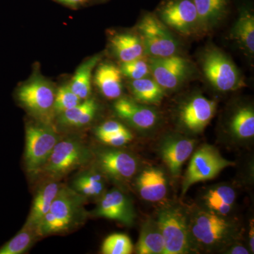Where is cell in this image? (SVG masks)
I'll list each match as a JSON object with an SVG mask.
<instances>
[{
	"mask_svg": "<svg viewBox=\"0 0 254 254\" xmlns=\"http://www.w3.org/2000/svg\"><path fill=\"white\" fill-rule=\"evenodd\" d=\"M230 230V225L225 219L207 212H200L192 224L193 237L203 245L211 246L223 240Z\"/></svg>",
	"mask_w": 254,
	"mask_h": 254,
	"instance_id": "11",
	"label": "cell"
},
{
	"mask_svg": "<svg viewBox=\"0 0 254 254\" xmlns=\"http://www.w3.org/2000/svg\"><path fill=\"white\" fill-rule=\"evenodd\" d=\"M122 76L120 68L112 64H103L97 68L95 83L105 97L110 100L117 99L123 93Z\"/></svg>",
	"mask_w": 254,
	"mask_h": 254,
	"instance_id": "18",
	"label": "cell"
},
{
	"mask_svg": "<svg viewBox=\"0 0 254 254\" xmlns=\"http://www.w3.org/2000/svg\"><path fill=\"white\" fill-rule=\"evenodd\" d=\"M132 93L139 101L146 103H160L165 95V89L149 78L133 80L130 83Z\"/></svg>",
	"mask_w": 254,
	"mask_h": 254,
	"instance_id": "25",
	"label": "cell"
},
{
	"mask_svg": "<svg viewBox=\"0 0 254 254\" xmlns=\"http://www.w3.org/2000/svg\"><path fill=\"white\" fill-rule=\"evenodd\" d=\"M145 53L151 58L176 55L178 43L161 21L151 14L145 15L138 25Z\"/></svg>",
	"mask_w": 254,
	"mask_h": 254,
	"instance_id": "7",
	"label": "cell"
},
{
	"mask_svg": "<svg viewBox=\"0 0 254 254\" xmlns=\"http://www.w3.org/2000/svg\"><path fill=\"white\" fill-rule=\"evenodd\" d=\"M94 102V99L88 98L84 100V101L81 102L76 106L60 114V123L68 126L75 127L82 115Z\"/></svg>",
	"mask_w": 254,
	"mask_h": 254,
	"instance_id": "32",
	"label": "cell"
},
{
	"mask_svg": "<svg viewBox=\"0 0 254 254\" xmlns=\"http://www.w3.org/2000/svg\"><path fill=\"white\" fill-rule=\"evenodd\" d=\"M120 69L123 76L132 80L146 77L150 72L149 64L142 58L123 63Z\"/></svg>",
	"mask_w": 254,
	"mask_h": 254,
	"instance_id": "31",
	"label": "cell"
},
{
	"mask_svg": "<svg viewBox=\"0 0 254 254\" xmlns=\"http://www.w3.org/2000/svg\"><path fill=\"white\" fill-rule=\"evenodd\" d=\"M111 47L122 63L142 58L145 48L141 38L131 33H120L113 37Z\"/></svg>",
	"mask_w": 254,
	"mask_h": 254,
	"instance_id": "20",
	"label": "cell"
},
{
	"mask_svg": "<svg viewBox=\"0 0 254 254\" xmlns=\"http://www.w3.org/2000/svg\"><path fill=\"white\" fill-rule=\"evenodd\" d=\"M95 213L98 216L118 220L127 225L133 222V208L126 195L118 190L108 192L100 200Z\"/></svg>",
	"mask_w": 254,
	"mask_h": 254,
	"instance_id": "14",
	"label": "cell"
},
{
	"mask_svg": "<svg viewBox=\"0 0 254 254\" xmlns=\"http://www.w3.org/2000/svg\"><path fill=\"white\" fill-rule=\"evenodd\" d=\"M73 185L78 193L86 196H96L104 190V183L101 175L94 173L81 175L75 180Z\"/></svg>",
	"mask_w": 254,
	"mask_h": 254,
	"instance_id": "28",
	"label": "cell"
},
{
	"mask_svg": "<svg viewBox=\"0 0 254 254\" xmlns=\"http://www.w3.org/2000/svg\"><path fill=\"white\" fill-rule=\"evenodd\" d=\"M60 187L61 185L58 182H52L43 185L38 190L25 227L36 230L42 218L49 211Z\"/></svg>",
	"mask_w": 254,
	"mask_h": 254,
	"instance_id": "19",
	"label": "cell"
},
{
	"mask_svg": "<svg viewBox=\"0 0 254 254\" xmlns=\"http://www.w3.org/2000/svg\"><path fill=\"white\" fill-rule=\"evenodd\" d=\"M115 110L120 118L141 129H148L158 121V115L154 110L127 98L119 99L115 103Z\"/></svg>",
	"mask_w": 254,
	"mask_h": 254,
	"instance_id": "15",
	"label": "cell"
},
{
	"mask_svg": "<svg viewBox=\"0 0 254 254\" xmlns=\"http://www.w3.org/2000/svg\"><path fill=\"white\" fill-rule=\"evenodd\" d=\"M205 198H212L232 205L236 198V193L231 187L221 186L209 190Z\"/></svg>",
	"mask_w": 254,
	"mask_h": 254,
	"instance_id": "33",
	"label": "cell"
},
{
	"mask_svg": "<svg viewBox=\"0 0 254 254\" xmlns=\"http://www.w3.org/2000/svg\"><path fill=\"white\" fill-rule=\"evenodd\" d=\"M81 99L75 94L69 85L60 87L55 93L54 112L61 114L79 104Z\"/></svg>",
	"mask_w": 254,
	"mask_h": 254,
	"instance_id": "30",
	"label": "cell"
},
{
	"mask_svg": "<svg viewBox=\"0 0 254 254\" xmlns=\"http://www.w3.org/2000/svg\"><path fill=\"white\" fill-rule=\"evenodd\" d=\"M163 23L182 35L190 36L200 27L192 0H168L159 9Z\"/></svg>",
	"mask_w": 254,
	"mask_h": 254,
	"instance_id": "9",
	"label": "cell"
},
{
	"mask_svg": "<svg viewBox=\"0 0 254 254\" xmlns=\"http://www.w3.org/2000/svg\"><path fill=\"white\" fill-rule=\"evenodd\" d=\"M205 200H206L207 205L210 208L222 215H226L231 210L232 205L227 204L223 202L208 198H205Z\"/></svg>",
	"mask_w": 254,
	"mask_h": 254,
	"instance_id": "36",
	"label": "cell"
},
{
	"mask_svg": "<svg viewBox=\"0 0 254 254\" xmlns=\"http://www.w3.org/2000/svg\"><path fill=\"white\" fill-rule=\"evenodd\" d=\"M99 60L100 57L96 55L87 60L80 65L73 75L69 86L81 100L88 99L91 95L92 71Z\"/></svg>",
	"mask_w": 254,
	"mask_h": 254,
	"instance_id": "23",
	"label": "cell"
},
{
	"mask_svg": "<svg viewBox=\"0 0 254 254\" xmlns=\"http://www.w3.org/2000/svg\"><path fill=\"white\" fill-rule=\"evenodd\" d=\"M133 251V245L129 237L124 234L116 233L105 239L102 246L104 254H130Z\"/></svg>",
	"mask_w": 254,
	"mask_h": 254,
	"instance_id": "29",
	"label": "cell"
},
{
	"mask_svg": "<svg viewBox=\"0 0 254 254\" xmlns=\"http://www.w3.org/2000/svg\"><path fill=\"white\" fill-rule=\"evenodd\" d=\"M159 228L165 242L163 254H183L189 251V230L185 214L177 208H167L160 212Z\"/></svg>",
	"mask_w": 254,
	"mask_h": 254,
	"instance_id": "5",
	"label": "cell"
},
{
	"mask_svg": "<svg viewBox=\"0 0 254 254\" xmlns=\"http://www.w3.org/2000/svg\"><path fill=\"white\" fill-rule=\"evenodd\" d=\"M231 129L238 138L246 139L254 135V113L251 108L239 110L232 118Z\"/></svg>",
	"mask_w": 254,
	"mask_h": 254,
	"instance_id": "26",
	"label": "cell"
},
{
	"mask_svg": "<svg viewBox=\"0 0 254 254\" xmlns=\"http://www.w3.org/2000/svg\"><path fill=\"white\" fill-rule=\"evenodd\" d=\"M60 2L63 3L68 6H77V5L81 4L85 0H58Z\"/></svg>",
	"mask_w": 254,
	"mask_h": 254,
	"instance_id": "39",
	"label": "cell"
},
{
	"mask_svg": "<svg viewBox=\"0 0 254 254\" xmlns=\"http://www.w3.org/2000/svg\"><path fill=\"white\" fill-rule=\"evenodd\" d=\"M202 64L205 78L218 91H235L243 86L236 66L220 50H208Z\"/></svg>",
	"mask_w": 254,
	"mask_h": 254,
	"instance_id": "3",
	"label": "cell"
},
{
	"mask_svg": "<svg viewBox=\"0 0 254 254\" xmlns=\"http://www.w3.org/2000/svg\"><path fill=\"white\" fill-rule=\"evenodd\" d=\"M235 163L222 158L213 147L205 145L193 154L190 160L186 177L183 182L182 195L191 185L199 182L212 180L224 169L232 166Z\"/></svg>",
	"mask_w": 254,
	"mask_h": 254,
	"instance_id": "4",
	"label": "cell"
},
{
	"mask_svg": "<svg viewBox=\"0 0 254 254\" xmlns=\"http://www.w3.org/2000/svg\"><path fill=\"white\" fill-rule=\"evenodd\" d=\"M150 71L154 80L163 89L178 88L188 76V62L177 55L165 58H151Z\"/></svg>",
	"mask_w": 254,
	"mask_h": 254,
	"instance_id": "10",
	"label": "cell"
},
{
	"mask_svg": "<svg viewBox=\"0 0 254 254\" xmlns=\"http://www.w3.org/2000/svg\"><path fill=\"white\" fill-rule=\"evenodd\" d=\"M231 36L244 50L254 53V16L245 11L242 13L232 30Z\"/></svg>",
	"mask_w": 254,
	"mask_h": 254,
	"instance_id": "24",
	"label": "cell"
},
{
	"mask_svg": "<svg viewBox=\"0 0 254 254\" xmlns=\"http://www.w3.org/2000/svg\"><path fill=\"white\" fill-rule=\"evenodd\" d=\"M195 141L187 138H170L164 142L161 155L172 175H178L182 165L190 158L194 148Z\"/></svg>",
	"mask_w": 254,
	"mask_h": 254,
	"instance_id": "16",
	"label": "cell"
},
{
	"mask_svg": "<svg viewBox=\"0 0 254 254\" xmlns=\"http://www.w3.org/2000/svg\"><path fill=\"white\" fill-rule=\"evenodd\" d=\"M55 93L49 81L35 76L20 87L18 98L30 113L48 122L54 112Z\"/></svg>",
	"mask_w": 254,
	"mask_h": 254,
	"instance_id": "6",
	"label": "cell"
},
{
	"mask_svg": "<svg viewBox=\"0 0 254 254\" xmlns=\"http://www.w3.org/2000/svg\"><path fill=\"white\" fill-rule=\"evenodd\" d=\"M37 236L36 230L23 227L17 235L0 249V254H21L29 248Z\"/></svg>",
	"mask_w": 254,
	"mask_h": 254,
	"instance_id": "27",
	"label": "cell"
},
{
	"mask_svg": "<svg viewBox=\"0 0 254 254\" xmlns=\"http://www.w3.org/2000/svg\"><path fill=\"white\" fill-rule=\"evenodd\" d=\"M229 253L232 254H248L249 252L245 247L238 245L234 247Z\"/></svg>",
	"mask_w": 254,
	"mask_h": 254,
	"instance_id": "37",
	"label": "cell"
},
{
	"mask_svg": "<svg viewBox=\"0 0 254 254\" xmlns=\"http://www.w3.org/2000/svg\"><path fill=\"white\" fill-rule=\"evenodd\" d=\"M196 9L200 28L215 26L226 12L227 0H192Z\"/></svg>",
	"mask_w": 254,
	"mask_h": 254,
	"instance_id": "21",
	"label": "cell"
},
{
	"mask_svg": "<svg viewBox=\"0 0 254 254\" xmlns=\"http://www.w3.org/2000/svg\"><path fill=\"white\" fill-rule=\"evenodd\" d=\"M89 156L88 149L79 141H59L43 169L50 176H63L86 163Z\"/></svg>",
	"mask_w": 254,
	"mask_h": 254,
	"instance_id": "8",
	"label": "cell"
},
{
	"mask_svg": "<svg viewBox=\"0 0 254 254\" xmlns=\"http://www.w3.org/2000/svg\"><path fill=\"white\" fill-rule=\"evenodd\" d=\"M127 128L120 123L115 121H108L98 127L96 130V135L98 138L111 136L118 133L119 132L127 131Z\"/></svg>",
	"mask_w": 254,
	"mask_h": 254,
	"instance_id": "34",
	"label": "cell"
},
{
	"mask_svg": "<svg viewBox=\"0 0 254 254\" xmlns=\"http://www.w3.org/2000/svg\"><path fill=\"white\" fill-rule=\"evenodd\" d=\"M132 138H133V136H132L131 132L127 130V131L119 132V133L111 135V136L103 137V138H100V140L107 144L115 147H120L131 141Z\"/></svg>",
	"mask_w": 254,
	"mask_h": 254,
	"instance_id": "35",
	"label": "cell"
},
{
	"mask_svg": "<svg viewBox=\"0 0 254 254\" xmlns=\"http://www.w3.org/2000/svg\"><path fill=\"white\" fill-rule=\"evenodd\" d=\"M26 168L29 174L36 175L44 167L59 136L49 125H29L26 128Z\"/></svg>",
	"mask_w": 254,
	"mask_h": 254,
	"instance_id": "2",
	"label": "cell"
},
{
	"mask_svg": "<svg viewBox=\"0 0 254 254\" xmlns=\"http://www.w3.org/2000/svg\"><path fill=\"white\" fill-rule=\"evenodd\" d=\"M216 103L201 95L193 97L182 108L180 118L190 131H202L210 123L215 113Z\"/></svg>",
	"mask_w": 254,
	"mask_h": 254,
	"instance_id": "12",
	"label": "cell"
},
{
	"mask_svg": "<svg viewBox=\"0 0 254 254\" xmlns=\"http://www.w3.org/2000/svg\"><path fill=\"white\" fill-rule=\"evenodd\" d=\"M81 194L66 187H60L49 211L36 227L37 235L43 236L69 229L81 210Z\"/></svg>",
	"mask_w": 254,
	"mask_h": 254,
	"instance_id": "1",
	"label": "cell"
},
{
	"mask_svg": "<svg viewBox=\"0 0 254 254\" xmlns=\"http://www.w3.org/2000/svg\"><path fill=\"white\" fill-rule=\"evenodd\" d=\"M137 187L142 198L150 202L163 199L168 191L166 177L155 168L143 170L137 180Z\"/></svg>",
	"mask_w": 254,
	"mask_h": 254,
	"instance_id": "17",
	"label": "cell"
},
{
	"mask_svg": "<svg viewBox=\"0 0 254 254\" xmlns=\"http://www.w3.org/2000/svg\"><path fill=\"white\" fill-rule=\"evenodd\" d=\"M250 245L251 247V250L252 252H254V221L252 220V222H251L250 225Z\"/></svg>",
	"mask_w": 254,
	"mask_h": 254,
	"instance_id": "38",
	"label": "cell"
},
{
	"mask_svg": "<svg viewBox=\"0 0 254 254\" xmlns=\"http://www.w3.org/2000/svg\"><path fill=\"white\" fill-rule=\"evenodd\" d=\"M165 242L157 222L148 220L143 224L137 245L139 254H164Z\"/></svg>",
	"mask_w": 254,
	"mask_h": 254,
	"instance_id": "22",
	"label": "cell"
},
{
	"mask_svg": "<svg viewBox=\"0 0 254 254\" xmlns=\"http://www.w3.org/2000/svg\"><path fill=\"white\" fill-rule=\"evenodd\" d=\"M98 160L102 170L117 180H128L136 172V159L126 152L105 150L98 154Z\"/></svg>",
	"mask_w": 254,
	"mask_h": 254,
	"instance_id": "13",
	"label": "cell"
}]
</instances>
